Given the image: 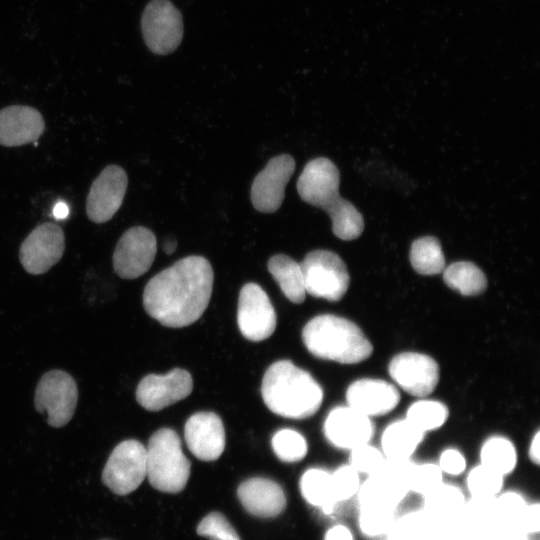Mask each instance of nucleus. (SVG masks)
Listing matches in <instances>:
<instances>
[{"mask_svg":"<svg viewBox=\"0 0 540 540\" xmlns=\"http://www.w3.org/2000/svg\"><path fill=\"white\" fill-rule=\"evenodd\" d=\"M237 496L244 509L260 518H274L286 508V496L282 487L275 481L254 477L242 482Z\"/></svg>","mask_w":540,"mask_h":540,"instance_id":"nucleus-21","label":"nucleus"},{"mask_svg":"<svg viewBox=\"0 0 540 540\" xmlns=\"http://www.w3.org/2000/svg\"><path fill=\"white\" fill-rule=\"evenodd\" d=\"M69 214V208L68 205L62 201L55 204L53 208V216L56 219H64Z\"/></svg>","mask_w":540,"mask_h":540,"instance_id":"nucleus-44","label":"nucleus"},{"mask_svg":"<svg viewBox=\"0 0 540 540\" xmlns=\"http://www.w3.org/2000/svg\"><path fill=\"white\" fill-rule=\"evenodd\" d=\"M332 221V232L341 240H354L364 229L362 214L341 196L324 210Z\"/></svg>","mask_w":540,"mask_h":540,"instance_id":"nucleus-29","label":"nucleus"},{"mask_svg":"<svg viewBox=\"0 0 540 540\" xmlns=\"http://www.w3.org/2000/svg\"><path fill=\"white\" fill-rule=\"evenodd\" d=\"M332 493L338 504L356 497L361 481L360 474L348 463L331 473Z\"/></svg>","mask_w":540,"mask_h":540,"instance_id":"nucleus-37","label":"nucleus"},{"mask_svg":"<svg viewBox=\"0 0 540 540\" xmlns=\"http://www.w3.org/2000/svg\"><path fill=\"white\" fill-rule=\"evenodd\" d=\"M521 530L524 534H538L540 531V504L539 502L529 503L525 512Z\"/></svg>","mask_w":540,"mask_h":540,"instance_id":"nucleus-41","label":"nucleus"},{"mask_svg":"<svg viewBox=\"0 0 540 540\" xmlns=\"http://www.w3.org/2000/svg\"><path fill=\"white\" fill-rule=\"evenodd\" d=\"M358 528L368 538L388 536L397 519L396 510L380 507H358Z\"/></svg>","mask_w":540,"mask_h":540,"instance_id":"nucleus-33","label":"nucleus"},{"mask_svg":"<svg viewBox=\"0 0 540 540\" xmlns=\"http://www.w3.org/2000/svg\"><path fill=\"white\" fill-rule=\"evenodd\" d=\"M405 418L389 423L381 435V451L385 458L411 459L424 438Z\"/></svg>","mask_w":540,"mask_h":540,"instance_id":"nucleus-23","label":"nucleus"},{"mask_svg":"<svg viewBox=\"0 0 540 540\" xmlns=\"http://www.w3.org/2000/svg\"><path fill=\"white\" fill-rule=\"evenodd\" d=\"M323 431L326 439L334 447L350 451L371 441L375 425L372 418L349 405H341L329 411Z\"/></svg>","mask_w":540,"mask_h":540,"instance_id":"nucleus-16","label":"nucleus"},{"mask_svg":"<svg viewBox=\"0 0 540 540\" xmlns=\"http://www.w3.org/2000/svg\"><path fill=\"white\" fill-rule=\"evenodd\" d=\"M409 258L413 269L421 275H435L445 269L441 243L433 236L416 239L411 245Z\"/></svg>","mask_w":540,"mask_h":540,"instance_id":"nucleus-30","label":"nucleus"},{"mask_svg":"<svg viewBox=\"0 0 540 540\" xmlns=\"http://www.w3.org/2000/svg\"><path fill=\"white\" fill-rule=\"evenodd\" d=\"M385 460L381 449L369 443L350 450L349 464L359 473L370 476L375 474Z\"/></svg>","mask_w":540,"mask_h":540,"instance_id":"nucleus-38","label":"nucleus"},{"mask_svg":"<svg viewBox=\"0 0 540 540\" xmlns=\"http://www.w3.org/2000/svg\"><path fill=\"white\" fill-rule=\"evenodd\" d=\"M529 503L518 491H502L495 497L497 528L522 532L521 525Z\"/></svg>","mask_w":540,"mask_h":540,"instance_id":"nucleus-32","label":"nucleus"},{"mask_svg":"<svg viewBox=\"0 0 540 540\" xmlns=\"http://www.w3.org/2000/svg\"><path fill=\"white\" fill-rule=\"evenodd\" d=\"M388 372L394 383L408 394L423 398L431 394L440 379L437 361L420 352H401L389 362Z\"/></svg>","mask_w":540,"mask_h":540,"instance_id":"nucleus-9","label":"nucleus"},{"mask_svg":"<svg viewBox=\"0 0 540 540\" xmlns=\"http://www.w3.org/2000/svg\"><path fill=\"white\" fill-rule=\"evenodd\" d=\"M190 468L174 430L161 428L152 434L146 448V477L154 489L172 494L181 492L190 477Z\"/></svg>","mask_w":540,"mask_h":540,"instance_id":"nucleus-4","label":"nucleus"},{"mask_svg":"<svg viewBox=\"0 0 540 540\" xmlns=\"http://www.w3.org/2000/svg\"><path fill=\"white\" fill-rule=\"evenodd\" d=\"M465 483L470 497L495 498L503 491L504 476L480 463L469 470Z\"/></svg>","mask_w":540,"mask_h":540,"instance_id":"nucleus-34","label":"nucleus"},{"mask_svg":"<svg viewBox=\"0 0 540 540\" xmlns=\"http://www.w3.org/2000/svg\"><path fill=\"white\" fill-rule=\"evenodd\" d=\"M146 477V447L137 440L119 443L102 472L103 483L116 495L136 490Z\"/></svg>","mask_w":540,"mask_h":540,"instance_id":"nucleus-8","label":"nucleus"},{"mask_svg":"<svg viewBox=\"0 0 540 540\" xmlns=\"http://www.w3.org/2000/svg\"><path fill=\"white\" fill-rule=\"evenodd\" d=\"M443 475L437 463L414 462L409 476V492L423 498L444 482Z\"/></svg>","mask_w":540,"mask_h":540,"instance_id":"nucleus-36","label":"nucleus"},{"mask_svg":"<svg viewBox=\"0 0 540 540\" xmlns=\"http://www.w3.org/2000/svg\"><path fill=\"white\" fill-rule=\"evenodd\" d=\"M466 496L455 484L441 483L423 497V512L432 521L457 520L465 506Z\"/></svg>","mask_w":540,"mask_h":540,"instance_id":"nucleus-24","label":"nucleus"},{"mask_svg":"<svg viewBox=\"0 0 540 540\" xmlns=\"http://www.w3.org/2000/svg\"><path fill=\"white\" fill-rule=\"evenodd\" d=\"M445 284L464 296H476L487 288L484 272L474 263L455 262L443 270Z\"/></svg>","mask_w":540,"mask_h":540,"instance_id":"nucleus-27","label":"nucleus"},{"mask_svg":"<svg viewBox=\"0 0 540 540\" xmlns=\"http://www.w3.org/2000/svg\"><path fill=\"white\" fill-rule=\"evenodd\" d=\"M271 444L276 456L287 463L302 460L308 452L306 439L292 429H282L276 432L272 437Z\"/></svg>","mask_w":540,"mask_h":540,"instance_id":"nucleus-35","label":"nucleus"},{"mask_svg":"<svg viewBox=\"0 0 540 540\" xmlns=\"http://www.w3.org/2000/svg\"><path fill=\"white\" fill-rule=\"evenodd\" d=\"M128 186L125 170L108 165L93 181L86 199V213L94 223L109 221L122 205Z\"/></svg>","mask_w":540,"mask_h":540,"instance_id":"nucleus-14","label":"nucleus"},{"mask_svg":"<svg viewBox=\"0 0 540 540\" xmlns=\"http://www.w3.org/2000/svg\"><path fill=\"white\" fill-rule=\"evenodd\" d=\"M324 540H354V535L348 526L336 524L326 531Z\"/></svg>","mask_w":540,"mask_h":540,"instance_id":"nucleus-42","label":"nucleus"},{"mask_svg":"<svg viewBox=\"0 0 540 540\" xmlns=\"http://www.w3.org/2000/svg\"><path fill=\"white\" fill-rule=\"evenodd\" d=\"M295 165L294 158L289 154H280L267 162L251 186V202L256 210L273 213L280 208Z\"/></svg>","mask_w":540,"mask_h":540,"instance_id":"nucleus-13","label":"nucleus"},{"mask_svg":"<svg viewBox=\"0 0 540 540\" xmlns=\"http://www.w3.org/2000/svg\"><path fill=\"white\" fill-rule=\"evenodd\" d=\"M528 456L531 462H533L535 465H539L540 463V432L539 431H536V433L531 439L529 449H528Z\"/></svg>","mask_w":540,"mask_h":540,"instance_id":"nucleus-43","label":"nucleus"},{"mask_svg":"<svg viewBox=\"0 0 540 540\" xmlns=\"http://www.w3.org/2000/svg\"><path fill=\"white\" fill-rule=\"evenodd\" d=\"M237 323L241 334L258 342L275 331L277 316L266 292L256 283L245 284L239 293Z\"/></svg>","mask_w":540,"mask_h":540,"instance_id":"nucleus-11","label":"nucleus"},{"mask_svg":"<svg viewBox=\"0 0 540 540\" xmlns=\"http://www.w3.org/2000/svg\"><path fill=\"white\" fill-rule=\"evenodd\" d=\"M517 459L514 444L501 435L487 438L480 449V463L504 477L514 471Z\"/></svg>","mask_w":540,"mask_h":540,"instance_id":"nucleus-28","label":"nucleus"},{"mask_svg":"<svg viewBox=\"0 0 540 540\" xmlns=\"http://www.w3.org/2000/svg\"><path fill=\"white\" fill-rule=\"evenodd\" d=\"M409 493L408 487L381 471L361 482L356 500L358 507H380L396 510Z\"/></svg>","mask_w":540,"mask_h":540,"instance_id":"nucleus-22","label":"nucleus"},{"mask_svg":"<svg viewBox=\"0 0 540 540\" xmlns=\"http://www.w3.org/2000/svg\"><path fill=\"white\" fill-rule=\"evenodd\" d=\"M141 30L148 49L158 55L176 50L183 37V21L170 0H151L141 17Z\"/></svg>","mask_w":540,"mask_h":540,"instance_id":"nucleus-7","label":"nucleus"},{"mask_svg":"<svg viewBox=\"0 0 540 540\" xmlns=\"http://www.w3.org/2000/svg\"><path fill=\"white\" fill-rule=\"evenodd\" d=\"M306 294L336 302L346 294L350 277L346 264L336 253L317 249L300 263Z\"/></svg>","mask_w":540,"mask_h":540,"instance_id":"nucleus-5","label":"nucleus"},{"mask_svg":"<svg viewBox=\"0 0 540 540\" xmlns=\"http://www.w3.org/2000/svg\"><path fill=\"white\" fill-rule=\"evenodd\" d=\"M347 405L372 418L394 410L400 402L399 389L383 379L361 378L346 390Z\"/></svg>","mask_w":540,"mask_h":540,"instance_id":"nucleus-18","label":"nucleus"},{"mask_svg":"<svg viewBox=\"0 0 540 540\" xmlns=\"http://www.w3.org/2000/svg\"><path fill=\"white\" fill-rule=\"evenodd\" d=\"M339 186L338 168L324 157L309 161L297 180V191L301 199L323 210L340 197Z\"/></svg>","mask_w":540,"mask_h":540,"instance_id":"nucleus-17","label":"nucleus"},{"mask_svg":"<svg viewBox=\"0 0 540 540\" xmlns=\"http://www.w3.org/2000/svg\"><path fill=\"white\" fill-rule=\"evenodd\" d=\"M78 390L75 380L66 372L52 370L45 373L35 390L34 404L40 413H47L52 427H63L73 417Z\"/></svg>","mask_w":540,"mask_h":540,"instance_id":"nucleus-6","label":"nucleus"},{"mask_svg":"<svg viewBox=\"0 0 540 540\" xmlns=\"http://www.w3.org/2000/svg\"><path fill=\"white\" fill-rule=\"evenodd\" d=\"M214 273L210 262L187 256L152 277L143 292L145 311L160 324L180 328L196 322L206 310Z\"/></svg>","mask_w":540,"mask_h":540,"instance_id":"nucleus-1","label":"nucleus"},{"mask_svg":"<svg viewBox=\"0 0 540 540\" xmlns=\"http://www.w3.org/2000/svg\"><path fill=\"white\" fill-rule=\"evenodd\" d=\"M270 274L291 302L301 304L306 297L300 263L285 254L273 255L267 264Z\"/></svg>","mask_w":540,"mask_h":540,"instance_id":"nucleus-25","label":"nucleus"},{"mask_svg":"<svg viewBox=\"0 0 540 540\" xmlns=\"http://www.w3.org/2000/svg\"><path fill=\"white\" fill-rule=\"evenodd\" d=\"M64 250L63 230L57 224L47 222L34 228L22 242L19 260L26 272L39 275L53 267Z\"/></svg>","mask_w":540,"mask_h":540,"instance_id":"nucleus-12","label":"nucleus"},{"mask_svg":"<svg viewBox=\"0 0 540 540\" xmlns=\"http://www.w3.org/2000/svg\"><path fill=\"white\" fill-rule=\"evenodd\" d=\"M176 246H177V242L175 239H167L164 243H163V250L166 252V254H172L175 249H176Z\"/></svg>","mask_w":540,"mask_h":540,"instance_id":"nucleus-45","label":"nucleus"},{"mask_svg":"<svg viewBox=\"0 0 540 540\" xmlns=\"http://www.w3.org/2000/svg\"><path fill=\"white\" fill-rule=\"evenodd\" d=\"M448 416V407L443 402L423 397L409 405L405 419L425 434L442 427Z\"/></svg>","mask_w":540,"mask_h":540,"instance_id":"nucleus-31","label":"nucleus"},{"mask_svg":"<svg viewBox=\"0 0 540 540\" xmlns=\"http://www.w3.org/2000/svg\"><path fill=\"white\" fill-rule=\"evenodd\" d=\"M197 533L210 540H241L231 523L219 512L206 515L198 524Z\"/></svg>","mask_w":540,"mask_h":540,"instance_id":"nucleus-39","label":"nucleus"},{"mask_svg":"<svg viewBox=\"0 0 540 540\" xmlns=\"http://www.w3.org/2000/svg\"><path fill=\"white\" fill-rule=\"evenodd\" d=\"M300 491L304 499L323 513L331 514L339 505L332 493L331 473L322 468L306 470L300 479Z\"/></svg>","mask_w":540,"mask_h":540,"instance_id":"nucleus-26","label":"nucleus"},{"mask_svg":"<svg viewBox=\"0 0 540 540\" xmlns=\"http://www.w3.org/2000/svg\"><path fill=\"white\" fill-rule=\"evenodd\" d=\"M302 341L315 357L341 364H357L368 359L373 346L360 327L349 319L321 314L309 320Z\"/></svg>","mask_w":540,"mask_h":540,"instance_id":"nucleus-3","label":"nucleus"},{"mask_svg":"<svg viewBox=\"0 0 540 540\" xmlns=\"http://www.w3.org/2000/svg\"><path fill=\"white\" fill-rule=\"evenodd\" d=\"M45 130L41 113L26 105L0 110V145L16 147L36 141Z\"/></svg>","mask_w":540,"mask_h":540,"instance_id":"nucleus-20","label":"nucleus"},{"mask_svg":"<svg viewBox=\"0 0 540 540\" xmlns=\"http://www.w3.org/2000/svg\"><path fill=\"white\" fill-rule=\"evenodd\" d=\"M265 405L273 413L292 419L314 415L323 401V390L307 371L289 360L273 363L261 384Z\"/></svg>","mask_w":540,"mask_h":540,"instance_id":"nucleus-2","label":"nucleus"},{"mask_svg":"<svg viewBox=\"0 0 540 540\" xmlns=\"http://www.w3.org/2000/svg\"><path fill=\"white\" fill-rule=\"evenodd\" d=\"M190 452L202 461L218 459L225 449V429L214 412H198L190 416L184 428Z\"/></svg>","mask_w":540,"mask_h":540,"instance_id":"nucleus-19","label":"nucleus"},{"mask_svg":"<svg viewBox=\"0 0 540 540\" xmlns=\"http://www.w3.org/2000/svg\"><path fill=\"white\" fill-rule=\"evenodd\" d=\"M386 540H392V539H390V538H387Z\"/></svg>","mask_w":540,"mask_h":540,"instance_id":"nucleus-46","label":"nucleus"},{"mask_svg":"<svg viewBox=\"0 0 540 540\" xmlns=\"http://www.w3.org/2000/svg\"><path fill=\"white\" fill-rule=\"evenodd\" d=\"M443 474L458 476L462 474L467 467L466 459L461 451L455 448L443 450L437 463Z\"/></svg>","mask_w":540,"mask_h":540,"instance_id":"nucleus-40","label":"nucleus"},{"mask_svg":"<svg viewBox=\"0 0 540 540\" xmlns=\"http://www.w3.org/2000/svg\"><path fill=\"white\" fill-rule=\"evenodd\" d=\"M193 379L190 373L175 368L164 375L149 374L136 389L137 402L148 411H159L190 395Z\"/></svg>","mask_w":540,"mask_h":540,"instance_id":"nucleus-15","label":"nucleus"},{"mask_svg":"<svg viewBox=\"0 0 540 540\" xmlns=\"http://www.w3.org/2000/svg\"><path fill=\"white\" fill-rule=\"evenodd\" d=\"M157 241L154 233L143 226L126 230L113 253V268L123 279H135L145 274L154 262Z\"/></svg>","mask_w":540,"mask_h":540,"instance_id":"nucleus-10","label":"nucleus"}]
</instances>
